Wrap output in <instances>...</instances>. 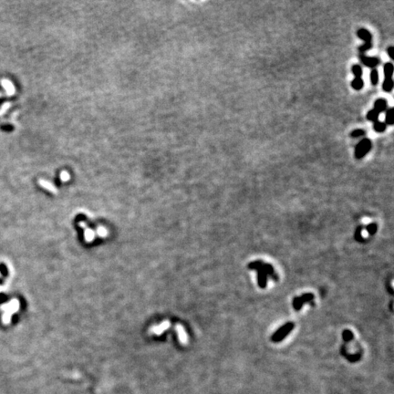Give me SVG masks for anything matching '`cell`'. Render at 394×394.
I'll return each instance as SVG.
<instances>
[{"instance_id": "obj_18", "label": "cell", "mask_w": 394, "mask_h": 394, "mask_svg": "<svg viewBox=\"0 0 394 394\" xmlns=\"http://www.w3.org/2000/svg\"><path fill=\"white\" fill-rule=\"evenodd\" d=\"M379 115H380V113H378L374 109H370V111L368 112V114H367V119H369L370 121H376V120H378V118H379Z\"/></svg>"}, {"instance_id": "obj_19", "label": "cell", "mask_w": 394, "mask_h": 394, "mask_svg": "<svg viewBox=\"0 0 394 394\" xmlns=\"http://www.w3.org/2000/svg\"><path fill=\"white\" fill-rule=\"evenodd\" d=\"M352 72H353L355 78H361L362 69H361V67L359 65H357V64L353 65V67H352Z\"/></svg>"}, {"instance_id": "obj_5", "label": "cell", "mask_w": 394, "mask_h": 394, "mask_svg": "<svg viewBox=\"0 0 394 394\" xmlns=\"http://www.w3.org/2000/svg\"><path fill=\"white\" fill-rule=\"evenodd\" d=\"M387 106H388V103L385 99H378L374 103V109L378 113H382L383 111L387 110Z\"/></svg>"}, {"instance_id": "obj_26", "label": "cell", "mask_w": 394, "mask_h": 394, "mask_svg": "<svg viewBox=\"0 0 394 394\" xmlns=\"http://www.w3.org/2000/svg\"><path fill=\"white\" fill-rule=\"evenodd\" d=\"M387 51H388V55H389L390 59L391 60H393V55H392V53H393L394 51L393 47H390V48L387 49Z\"/></svg>"}, {"instance_id": "obj_11", "label": "cell", "mask_w": 394, "mask_h": 394, "mask_svg": "<svg viewBox=\"0 0 394 394\" xmlns=\"http://www.w3.org/2000/svg\"><path fill=\"white\" fill-rule=\"evenodd\" d=\"M386 125L392 126L393 125V108H390L386 110L385 115V122Z\"/></svg>"}, {"instance_id": "obj_12", "label": "cell", "mask_w": 394, "mask_h": 394, "mask_svg": "<svg viewBox=\"0 0 394 394\" xmlns=\"http://www.w3.org/2000/svg\"><path fill=\"white\" fill-rule=\"evenodd\" d=\"M383 90L386 92H391L393 88V80L392 79H385L382 85Z\"/></svg>"}, {"instance_id": "obj_7", "label": "cell", "mask_w": 394, "mask_h": 394, "mask_svg": "<svg viewBox=\"0 0 394 394\" xmlns=\"http://www.w3.org/2000/svg\"><path fill=\"white\" fill-rule=\"evenodd\" d=\"M313 299V295L312 294H307V295H303L301 298H297L294 300V308L299 310L301 309V306L303 304V302L305 301H309Z\"/></svg>"}, {"instance_id": "obj_25", "label": "cell", "mask_w": 394, "mask_h": 394, "mask_svg": "<svg viewBox=\"0 0 394 394\" xmlns=\"http://www.w3.org/2000/svg\"><path fill=\"white\" fill-rule=\"evenodd\" d=\"M368 230H370V234H374V233L376 232V230H377V226H376V225H375V224H373V225H370V226H369V227H368Z\"/></svg>"}, {"instance_id": "obj_3", "label": "cell", "mask_w": 394, "mask_h": 394, "mask_svg": "<svg viewBox=\"0 0 394 394\" xmlns=\"http://www.w3.org/2000/svg\"><path fill=\"white\" fill-rule=\"evenodd\" d=\"M170 327H171V322L169 320H164L163 322L159 324V325L153 326L150 328V333L155 335H161L163 334L166 329H168Z\"/></svg>"}, {"instance_id": "obj_8", "label": "cell", "mask_w": 394, "mask_h": 394, "mask_svg": "<svg viewBox=\"0 0 394 394\" xmlns=\"http://www.w3.org/2000/svg\"><path fill=\"white\" fill-rule=\"evenodd\" d=\"M175 329H176V331H177V333H178V337H179V339H180V341H181V343H182V344H186V343H187L188 338H187V335H186V332L184 331V329H183L182 326V325H180V324H177V325L175 326Z\"/></svg>"}, {"instance_id": "obj_15", "label": "cell", "mask_w": 394, "mask_h": 394, "mask_svg": "<svg viewBox=\"0 0 394 394\" xmlns=\"http://www.w3.org/2000/svg\"><path fill=\"white\" fill-rule=\"evenodd\" d=\"M373 128H374V130L377 131V132H379V133H382L383 131L386 130V128H387V125L384 123V122H382V121H380V120H376L375 122H374V125H373Z\"/></svg>"}, {"instance_id": "obj_23", "label": "cell", "mask_w": 394, "mask_h": 394, "mask_svg": "<svg viewBox=\"0 0 394 394\" xmlns=\"http://www.w3.org/2000/svg\"><path fill=\"white\" fill-rule=\"evenodd\" d=\"M343 338H344L345 340H349V339H351V338H352V333H351L350 331H348V330H345V331H344V333H343Z\"/></svg>"}, {"instance_id": "obj_22", "label": "cell", "mask_w": 394, "mask_h": 394, "mask_svg": "<svg viewBox=\"0 0 394 394\" xmlns=\"http://www.w3.org/2000/svg\"><path fill=\"white\" fill-rule=\"evenodd\" d=\"M371 47H372V44L371 43H365L364 45H362L361 47L358 48V51L361 54H363V53H365V51H367L368 49H370Z\"/></svg>"}, {"instance_id": "obj_13", "label": "cell", "mask_w": 394, "mask_h": 394, "mask_svg": "<svg viewBox=\"0 0 394 394\" xmlns=\"http://www.w3.org/2000/svg\"><path fill=\"white\" fill-rule=\"evenodd\" d=\"M2 85H3V87L5 88L6 91L7 92V94L12 95L13 93L15 92V89H14V87H13L12 83H11L9 80H4L2 81Z\"/></svg>"}, {"instance_id": "obj_6", "label": "cell", "mask_w": 394, "mask_h": 394, "mask_svg": "<svg viewBox=\"0 0 394 394\" xmlns=\"http://www.w3.org/2000/svg\"><path fill=\"white\" fill-rule=\"evenodd\" d=\"M357 36L362 39L365 43H371V39H372V36L370 33V31H368L365 28H360L357 31Z\"/></svg>"}, {"instance_id": "obj_16", "label": "cell", "mask_w": 394, "mask_h": 394, "mask_svg": "<svg viewBox=\"0 0 394 394\" xmlns=\"http://www.w3.org/2000/svg\"><path fill=\"white\" fill-rule=\"evenodd\" d=\"M370 82L374 86L377 85L379 82V73H378V71L375 69H373L370 71Z\"/></svg>"}, {"instance_id": "obj_2", "label": "cell", "mask_w": 394, "mask_h": 394, "mask_svg": "<svg viewBox=\"0 0 394 394\" xmlns=\"http://www.w3.org/2000/svg\"><path fill=\"white\" fill-rule=\"evenodd\" d=\"M293 327H294V325L292 324V323H287V325H285V326H283L278 331H276L274 336H273V338H272V340L273 341H275V342H277V341H280V340H282L286 336H287L291 330H292V328H293Z\"/></svg>"}, {"instance_id": "obj_24", "label": "cell", "mask_w": 394, "mask_h": 394, "mask_svg": "<svg viewBox=\"0 0 394 394\" xmlns=\"http://www.w3.org/2000/svg\"><path fill=\"white\" fill-rule=\"evenodd\" d=\"M60 178H61L62 181L66 182V181H68V180L70 179V174L67 172H62L61 173V175H60Z\"/></svg>"}, {"instance_id": "obj_17", "label": "cell", "mask_w": 394, "mask_h": 394, "mask_svg": "<svg viewBox=\"0 0 394 394\" xmlns=\"http://www.w3.org/2000/svg\"><path fill=\"white\" fill-rule=\"evenodd\" d=\"M39 184L42 186V187H44V188H46V189H48V191L52 192H54V193H56L57 191H56V188L50 183V182H48L47 181H43V180H40L39 181Z\"/></svg>"}, {"instance_id": "obj_20", "label": "cell", "mask_w": 394, "mask_h": 394, "mask_svg": "<svg viewBox=\"0 0 394 394\" xmlns=\"http://www.w3.org/2000/svg\"><path fill=\"white\" fill-rule=\"evenodd\" d=\"M96 234H97L100 237L104 238V237H106V236H108V230L105 228V227L99 226L98 228H97Z\"/></svg>"}, {"instance_id": "obj_4", "label": "cell", "mask_w": 394, "mask_h": 394, "mask_svg": "<svg viewBox=\"0 0 394 394\" xmlns=\"http://www.w3.org/2000/svg\"><path fill=\"white\" fill-rule=\"evenodd\" d=\"M360 60L365 66H367L369 68H375L376 66H378L380 64V60L378 58H376V57H372V58L367 57L363 54L360 55Z\"/></svg>"}, {"instance_id": "obj_21", "label": "cell", "mask_w": 394, "mask_h": 394, "mask_svg": "<svg viewBox=\"0 0 394 394\" xmlns=\"http://www.w3.org/2000/svg\"><path fill=\"white\" fill-rule=\"evenodd\" d=\"M364 134H365V131L364 130L358 129V130H354L353 131H351L350 136L352 138H358V137H360V136H363Z\"/></svg>"}, {"instance_id": "obj_9", "label": "cell", "mask_w": 394, "mask_h": 394, "mask_svg": "<svg viewBox=\"0 0 394 394\" xmlns=\"http://www.w3.org/2000/svg\"><path fill=\"white\" fill-rule=\"evenodd\" d=\"M95 231L92 230L91 228L86 226L84 228V238L86 240L87 243H90L92 242L94 238H95Z\"/></svg>"}, {"instance_id": "obj_1", "label": "cell", "mask_w": 394, "mask_h": 394, "mask_svg": "<svg viewBox=\"0 0 394 394\" xmlns=\"http://www.w3.org/2000/svg\"><path fill=\"white\" fill-rule=\"evenodd\" d=\"M372 147V144L370 139L365 138L361 140L355 148V158L356 159H361L366 155L370 151Z\"/></svg>"}, {"instance_id": "obj_14", "label": "cell", "mask_w": 394, "mask_h": 394, "mask_svg": "<svg viewBox=\"0 0 394 394\" xmlns=\"http://www.w3.org/2000/svg\"><path fill=\"white\" fill-rule=\"evenodd\" d=\"M363 85L364 82L361 78H355L351 82V86L355 90H360L363 88Z\"/></svg>"}, {"instance_id": "obj_10", "label": "cell", "mask_w": 394, "mask_h": 394, "mask_svg": "<svg viewBox=\"0 0 394 394\" xmlns=\"http://www.w3.org/2000/svg\"><path fill=\"white\" fill-rule=\"evenodd\" d=\"M384 71V75H385V79H392V75H393V65L392 62H388L384 65L383 68Z\"/></svg>"}]
</instances>
